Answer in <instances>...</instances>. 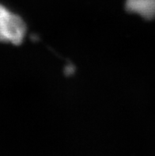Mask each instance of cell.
<instances>
[{
  "label": "cell",
  "instance_id": "cell-2",
  "mask_svg": "<svg viewBox=\"0 0 155 156\" xmlns=\"http://www.w3.org/2000/svg\"><path fill=\"white\" fill-rule=\"evenodd\" d=\"M126 9L146 19L155 18V0H126Z\"/></svg>",
  "mask_w": 155,
  "mask_h": 156
},
{
  "label": "cell",
  "instance_id": "cell-1",
  "mask_svg": "<svg viewBox=\"0 0 155 156\" xmlns=\"http://www.w3.org/2000/svg\"><path fill=\"white\" fill-rule=\"evenodd\" d=\"M26 33L23 20L0 4V42L20 44Z\"/></svg>",
  "mask_w": 155,
  "mask_h": 156
}]
</instances>
